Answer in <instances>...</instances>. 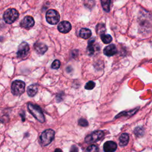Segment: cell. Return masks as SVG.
<instances>
[{
  "label": "cell",
  "instance_id": "20",
  "mask_svg": "<svg viewBox=\"0 0 152 152\" xmlns=\"http://www.w3.org/2000/svg\"><path fill=\"white\" fill-rule=\"evenodd\" d=\"M95 87L94 82L92 81H90L86 83L85 86V88L87 90H92Z\"/></svg>",
  "mask_w": 152,
  "mask_h": 152
},
{
  "label": "cell",
  "instance_id": "15",
  "mask_svg": "<svg viewBox=\"0 0 152 152\" xmlns=\"http://www.w3.org/2000/svg\"><path fill=\"white\" fill-rule=\"evenodd\" d=\"M37 91H38V86L37 84H31L30 86H28L27 88V93L28 96L30 97L34 96L37 93Z\"/></svg>",
  "mask_w": 152,
  "mask_h": 152
},
{
  "label": "cell",
  "instance_id": "18",
  "mask_svg": "<svg viewBox=\"0 0 152 152\" xmlns=\"http://www.w3.org/2000/svg\"><path fill=\"white\" fill-rule=\"evenodd\" d=\"M100 37H101V39H102V42L104 43H106V44H108V43H110L112 40V36L110 34H102L100 35Z\"/></svg>",
  "mask_w": 152,
  "mask_h": 152
},
{
  "label": "cell",
  "instance_id": "22",
  "mask_svg": "<svg viewBox=\"0 0 152 152\" xmlns=\"http://www.w3.org/2000/svg\"><path fill=\"white\" fill-rule=\"evenodd\" d=\"M78 124H79L80 126H84V127L87 126L88 125L87 121L86 119H83V118L80 119L78 120Z\"/></svg>",
  "mask_w": 152,
  "mask_h": 152
},
{
  "label": "cell",
  "instance_id": "23",
  "mask_svg": "<svg viewBox=\"0 0 152 152\" xmlns=\"http://www.w3.org/2000/svg\"><path fill=\"white\" fill-rule=\"evenodd\" d=\"M86 150L88 151H97L99 150V148L96 145L92 144V145H90V146H88Z\"/></svg>",
  "mask_w": 152,
  "mask_h": 152
},
{
  "label": "cell",
  "instance_id": "2",
  "mask_svg": "<svg viewBox=\"0 0 152 152\" xmlns=\"http://www.w3.org/2000/svg\"><path fill=\"white\" fill-rule=\"evenodd\" d=\"M55 131L53 129H48L45 130L40 136V143L42 145H48L54 139Z\"/></svg>",
  "mask_w": 152,
  "mask_h": 152
},
{
  "label": "cell",
  "instance_id": "17",
  "mask_svg": "<svg viewBox=\"0 0 152 152\" xmlns=\"http://www.w3.org/2000/svg\"><path fill=\"white\" fill-rule=\"evenodd\" d=\"M101 4L104 11L106 12H109L110 11V0H101Z\"/></svg>",
  "mask_w": 152,
  "mask_h": 152
},
{
  "label": "cell",
  "instance_id": "7",
  "mask_svg": "<svg viewBox=\"0 0 152 152\" xmlns=\"http://www.w3.org/2000/svg\"><path fill=\"white\" fill-rule=\"evenodd\" d=\"M30 48L26 42H22L18 46V51L17 52V56L19 58H24L27 56L28 53Z\"/></svg>",
  "mask_w": 152,
  "mask_h": 152
},
{
  "label": "cell",
  "instance_id": "19",
  "mask_svg": "<svg viewBox=\"0 0 152 152\" xmlns=\"http://www.w3.org/2000/svg\"><path fill=\"white\" fill-rule=\"evenodd\" d=\"M106 31V28H105V26L104 24L102 23H100L99 24L97 25L96 26V32L99 34L100 35L104 34V33Z\"/></svg>",
  "mask_w": 152,
  "mask_h": 152
},
{
  "label": "cell",
  "instance_id": "4",
  "mask_svg": "<svg viewBox=\"0 0 152 152\" xmlns=\"http://www.w3.org/2000/svg\"><path fill=\"white\" fill-rule=\"evenodd\" d=\"M25 90V83L20 80H16L11 84V92L14 95L20 96Z\"/></svg>",
  "mask_w": 152,
  "mask_h": 152
},
{
  "label": "cell",
  "instance_id": "14",
  "mask_svg": "<svg viewBox=\"0 0 152 152\" xmlns=\"http://www.w3.org/2000/svg\"><path fill=\"white\" fill-rule=\"evenodd\" d=\"M129 141V135L127 133H123L119 137V145L121 147L125 146Z\"/></svg>",
  "mask_w": 152,
  "mask_h": 152
},
{
  "label": "cell",
  "instance_id": "1",
  "mask_svg": "<svg viewBox=\"0 0 152 152\" xmlns=\"http://www.w3.org/2000/svg\"><path fill=\"white\" fill-rule=\"evenodd\" d=\"M27 107L29 112L40 122L43 123L45 122V116L41 108L35 104L28 103Z\"/></svg>",
  "mask_w": 152,
  "mask_h": 152
},
{
  "label": "cell",
  "instance_id": "16",
  "mask_svg": "<svg viewBox=\"0 0 152 152\" xmlns=\"http://www.w3.org/2000/svg\"><path fill=\"white\" fill-rule=\"evenodd\" d=\"M95 50V46H94V39H91L88 42V45L87 46V51L90 55H91L94 53Z\"/></svg>",
  "mask_w": 152,
  "mask_h": 152
},
{
  "label": "cell",
  "instance_id": "8",
  "mask_svg": "<svg viewBox=\"0 0 152 152\" xmlns=\"http://www.w3.org/2000/svg\"><path fill=\"white\" fill-rule=\"evenodd\" d=\"M34 24V20L31 16H26L21 21L20 26L25 28H30Z\"/></svg>",
  "mask_w": 152,
  "mask_h": 152
},
{
  "label": "cell",
  "instance_id": "24",
  "mask_svg": "<svg viewBox=\"0 0 152 152\" xmlns=\"http://www.w3.org/2000/svg\"><path fill=\"white\" fill-rule=\"evenodd\" d=\"M134 133L137 136H141L143 134V129L142 128L137 127L134 130Z\"/></svg>",
  "mask_w": 152,
  "mask_h": 152
},
{
  "label": "cell",
  "instance_id": "21",
  "mask_svg": "<svg viewBox=\"0 0 152 152\" xmlns=\"http://www.w3.org/2000/svg\"><path fill=\"white\" fill-rule=\"evenodd\" d=\"M61 65V62L59 60L55 59L52 64V68L53 69H58Z\"/></svg>",
  "mask_w": 152,
  "mask_h": 152
},
{
  "label": "cell",
  "instance_id": "5",
  "mask_svg": "<svg viewBox=\"0 0 152 152\" xmlns=\"http://www.w3.org/2000/svg\"><path fill=\"white\" fill-rule=\"evenodd\" d=\"M46 18L48 23L55 25L59 22L60 16L57 11L53 9H50L46 14Z\"/></svg>",
  "mask_w": 152,
  "mask_h": 152
},
{
  "label": "cell",
  "instance_id": "3",
  "mask_svg": "<svg viewBox=\"0 0 152 152\" xmlns=\"http://www.w3.org/2000/svg\"><path fill=\"white\" fill-rule=\"evenodd\" d=\"M19 17L18 11L14 8H9L7 10L3 15V18L5 22L7 24H12Z\"/></svg>",
  "mask_w": 152,
  "mask_h": 152
},
{
  "label": "cell",
  "instance_id": "12",
  "mask_svg": "<svg viewBox=\"0 0 152 152\" xmlns=\"http://www.w3.org/2000/svg\"><path fill=\"white\" fill-rule=\"evenodd\" d=\"M117 148L116 144L112 141H106L103 145V150L106 152H113Z\"/></svg>",
  "mask_w": 152,
  "mask_h": 152
},
{
  "label": "cell",
  "instance_id": "11",
  "mask_svg": "<svg viewBox=\"0 0 152 152\" xmlns=\"http://www.w3.org/2000/svg\"><path fill=\"white\" fill-rule=\"evenodd\" d=\"M103 53L105 55L107 56H111L115 55L117 53V49L115 45L110 44L103 49Z\"/></svg>",
  "mask_w": 152,
  "mask_h": 152
},
{
  "label": "cell",
  "instance_id": "25",
  "mask_svg": "<svg viewBox=\"0 0 152 152\" xmlns=\"http://www.w3.org/2000/svg\"><path fill=\"white\" fill-rule=\"evenodd\" d=\"M87 2H88V4H87V5H86L87 7H88V8H90V4H91V7H93V5H94V0H87Z\"/></svg>",
  "mask_w": 152,
  "mask_h": 152
},
{
  "label": "cell",
  "instance_id": "13",
  "mask_svg": "<svg viewBox=\"0 0 152 152\" xmlns=\"http://www.w3.org/2000/svg\"><path fill=\"white\" fill-rule=\"evenodd\" d=\"M79 36L80 37L83 39H89L91 36V31L88 28H83L80 30Z\"/></svg>",
  "mask_w": 152,
  "mask_h": 152
},
{
  "label": "cell",
  "instance_id": "9",
  "mask_svg": "<svg viewBox=\"0 0 152 152\" xmlns=\"http://www.w3.org/2000/svg\"><path fill=\"white\" fill-rule=\"evenodd\" d=\"M58 30L62 33H67L71 29V25L69 22L67 21H63L59 23L58 26Z\"/></svg>",
  "mask_w": 152,
  "mask_h": 152
},
{
  "label": "cell",
  "instance_id": "6",
  "mask_svg": "<svg viewBox=\"0 0 152 152\" xmlns=\"http://www.w3.org/2000/svg\"><path fill=\"white\" fill-rule=\"evenodd\" d=\"M103 136L104 132L102 131H96L92 132L91 134L87 136L85 138V141L87 143L94 142L102 139Z\"/></svg>",
  "mask_w": 152,
  "mask_h": 152
},
{
  "label": "cell",
  "instance_id": "10",
  "mask_svg": "<svg viewBox=\"0 0 152 152\" xmlns=\"http://www.w3.org/2000/svg\"><path fill=\"white\" fill-rule=\"evenodd\" d=\"M34 48L37 53L40 55L44 54L48 50V46L40 42H37L34 45Z\"/></svg>",
  "mask_w": 152,
  "mask_h": 152
}]
</instances>
